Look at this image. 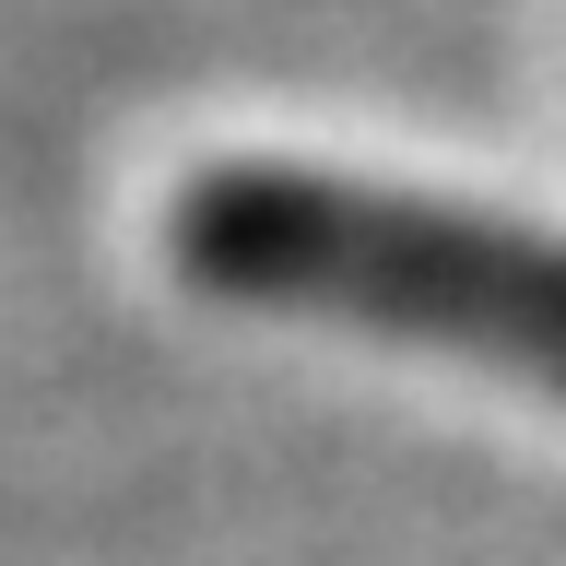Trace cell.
<instances>
[{"mask_svg":"<svg viewBox=\"0 0 566 566\" xmlns=\"http://www.w3.org/2000/svg\"><path fill=\"white\" fill-rule=\"evenodd\" d=\"M166 248L189 283L237 295V307L507 354V366L566 389V248L555 237L437 212V201L318 177V166H212L177 189Z\"/></svg>","mask_w":566,"mask_h":566,"instance_id":"cell-1","label":"cell"}]
</instances>
